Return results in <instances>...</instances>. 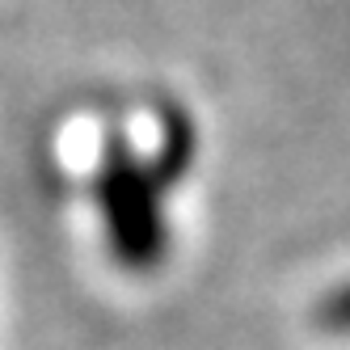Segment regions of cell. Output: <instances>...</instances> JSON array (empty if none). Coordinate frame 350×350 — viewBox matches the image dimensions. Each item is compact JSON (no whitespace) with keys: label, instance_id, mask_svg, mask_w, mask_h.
<instances>
[{"label":"cell","instance_id":"cell-1","mask_svg":"<svg viewBox=\"0 0 350 350\" xmlns=\"http://www.w3.org/2000/svg\"><path fill=\"white\" fill-rule=\"evenodd\" d=\"M317 321L325 329H338V334H350V287L342 291H329L317 308Z\"/></svg>","mask_w":350,"mask_h":350}]
</instances>
